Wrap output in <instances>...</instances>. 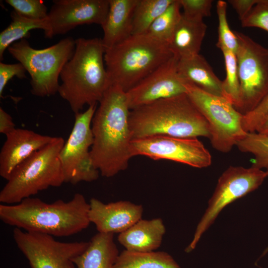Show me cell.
Masks as SVG:
<instances>
[{"label":"cell","mask_w":268,"mask_h":268,"mask_svg":"<svg viewBox=\"0 0 268 268\" xmlns=\"http://www.w3.org/2000/svg\"><path fill=\"white\" fill-rule=\"evenodd\" d=\"M92 119L93 164L103 177H113L126 170L134 157L130 127L131 109L126 92L112 84L99 103Z\"/></svg>","instance_id":"obj_1"},{"label":"cell","mask_w":268,"mask_h":268,"mask_svg":"<svg viewBox=\"0 0 268 268\" xmlns=\"http://www.w3.org/2000/svg\"><path fill=\"white\" fill-rule=\"evenodd\" d=\"M89 208V203L80 193L67 201L58 200L52 203L30 197L16 204H0V219L26 232L66 237L88 227Z\"/></svg>","instance_id":"obj_2"},{"label":"cell","mask_w":268,"mask_h":268,"mask_svg":"<svg viewBox=\"0 0 268 268\" xmlns=\"http://www.w3.org/2000/svg\"><path fill=\"white\" fill-rule=\"evenodd\" d=\"M102 39L79 38L71 58L64 66L58 93L76 114L85 105H97L111 85Z\"/></svg>","instance_id":"obj_3"},{"label":"cell","mask_w":268,"mask_h":268,"mask_svg":"<svg viewBox=\"0 0 268 268\" xmlns=\"http://www.w3.org/2000/svg\"><path fill=\"white\" fill-rule=\"evenodd\" d=\"M129 123L133 140L154 136H210L208 123L187 93L131 110Z\"/></svg>","instance_id":"obj_4"},{"label":"cell","mask_w":268,"mask_h":268,"mask_svg":"<svg viewBox=\"0 0 268 268\" xmlns=\"http://www.w3.org/2000/svg\"><path fill=\"white\" fill-rule=\"evenodd\" d=\"M175 56L168 43L144 33L106 49L104 62L110 84L127 92Z\"/></svg>","instance_id":"obj_5"},{"label":"cell","mask_w":268,"mask_h":268,"mask_svg":"<svg viewBox=\"0 0 268 268\" xmlns=\"http://www.w3.org/2000/svg\"><path fill=\"white\" fill-rule=\"evenodd\" d=\"M65 142L62 137H55L18 165L0 192V202L18 203L42 191L60 187L65 183L59 159Z\"/></svg>","instance_id":"obj_6"},{"label":"cell","mask_w":268,"mask_h":268,"mask_svg":"<svg viewBox=\"0 0 268 268\" xmlns=\"http://www.w3.org/2000/svg\"><path fill=\"white\" fill-rule=\"evenodd\" d=\"M75 48V40L68 37L43 49L33 48L24 38L12 44L7 50L30 75L32 94L44 97L58 93L61 71Z\"/></svg>","instance_id":"obj_7"},{"label":"cell","mask_w":268,"mask_h":268,"mask_svg":"<svg viewBox=\"0 0 268 268\" xmlns=\"http://www.w3.org/2000/svg\"><path fill=\"white\" fill-rule=\"evenodd\" d=\"M187 94L208 123L211 145L216 150L229 152L243 139V115L224 97L207 93L194 84L186 83Z\"/></svg>","instance_id":"obj_8"},{"label":"cell","mask_w":268,"mask_h":268,"mask_svg":"<svg viewBox=\"0 0 268 268\" xmlns=\"http://www.w3.org/2000/svg\"><path fill=\"white\" fill-rule=\"evenodd\" d=\"M234 32L238 42L235 54L240 85L236 110L245 115L268 94V49L243 33Z\"/></svg>","instance_id":"obj_9"},{"label":"cell","mask_w":268,"mask_h":268,"mask_svg":"<svg viewBox=\"0 0 268 268\" xmlns=\"http://www.w3.org/2000/svg\"><path fill=\"white\" fill-rule=\"evenodd\" d=\"M268 176L266 172L253 166L250 168L230 166L219 177L208 206L196 228L190 244L185 249H195L203 234L227 205L257 189Z\"/></svg>","instance_id":"obj_10"},{"label":"cell","mask_w":268,"mask_h":268,"mask_svg":"<svg viewBox=\"0 0 268 268\" xmlns=\"http://www.w3.org/2000/svg\"><path fill=\"white\" fill-rule=\"evenodd\" d=\"M96 109L97 105H92L74 114L73 128L59 154L65 183L91 182L99 177L100 172L94 166L90 154L93 142L91 123Z\"/></svg>","instance_id":"obj_11"},{"label":"cell","mask_w":268,"mask_h":268,"mask_svg":"<svg viewBox=\"0 0 268 268\" xmlns=\"http://www.w3.org/2000/svg\"><path fill=\"white\" fill-rule=\"evenodd\" d=\"M12 235L31 268H76L73 260L83 253L89 242H61L53 236L14 228Z\"/></svg>","instance_id":"obj_12"},{"label":"cell","mask_w":268,"mask_h":268,"mask_svg":"<svg viewBox=\"0 0 268 268\" xmlns=\"http://www.w3.org/2000/svg\"><path fill=\"white\" fill-rule=\"evenodd\" d=\"M132 146L134 156L169 160L197 168L207 167L212 162L210 152L198 137L154 136L134 139Z\"/></svg>","instance_id":"obj_13"},{"label":"cell","mask_w":268,"mask_h":268,"mask_svg":"<svg viewBox=\"0 0 268 268\" xmlns=\"http://www.w3.org/2000/svg\"><path fill=\"white\" fill-rule=\"evenodd\" d=\"M178 60L174 56L126 92L131 110L187 93L186 82L178 71Z\"/></svg>","instance_id":"obj_14"},{"label":"cell","mask_w":268,"mask_h":268,"mask_svg":"<svg viewBox=\"0 0 268 268\" xmlns=\"http://www.w3.org/2000/svg\"><path fill=\"white\" fill-rule=\"evenodd\" d=\"M109 8V0H55L48 13L51 38L65 34L83 24L104 23Z\"/></svg>","instance_id":"obj_15"},{"label":"cell","mask_w":268,"mask_h":268,"mask_svg":"<svg viewBox=\"0 0 268 268\" xmlns=\"http://www.w3.org/2000/svg\"><path fill=\"white\" fill-rule=\"evenodd\" d=\"M89 203L90 221L94 224L99 233L120 234L141 219L142 216V206L129 201L104 203L92 198Z\"/></svg>","instance_id":"obj_16"},{"label":"cell","mask_w":268,"mask_h":268,"mask_svg":"<svg viewBox=\"0 0 268 268\" xmlns=\"http://www.w3.org/2000/svg\"><path fill=\"white\" fill-rule=\"evenodd\" d=\"M5 136L0 151V176L6 180L18 165L55 137L24 129H15Z\"/></svg>","instance_id":"obj_17"},{"label":"cell","mask_w":268,"mask_h":268,"mask_svg":"<svg viewBox=\"0 0 268 268\" xmlns=\"http://www.w3.org/2000/svg\"><path fill=\"white\" fill-rule=\"evenodd\" d=\"M137 0H109L106 18L101 25L102 39L106 49L122 42L132 35L134 11Z\"/></svg>","instance_id":"obj_18"},{"label":"cell","mask_w":268,"mask_h":268,"mask_svg":"<svg viewBox=\"0 0 268 268\" xmlns=\"http://www.w3.org/2000/svg\"><path fill=\"white\" fill-rule=\"evenodd\" d=\"M165 232L162 219H141L127 230L120 233L118 240L128 251H155L160 246Z\"/></svg>","instance_id":"obj_19"},{"label":"cell","mask_w":268,"mask_h":268,"mask_svg":"<svg viewBox=\"0 0 268 268\" xmlns=\"http://www.w3.org/2000/svg\"><path fill=\"white\" fill-rule=\"evenodd\" d=\"M206 29L203 20L192 18L182 13L168 43L171 50L179 59L199 54Z\"/></svg>","instance_id":"obj_20"},{"label":"cell","mask_w":268,"mask_h":268,"mask_svg":"<svg viewBox=\"0 0 268 268\" xmlns=\"http://www.w3.org/2000/svg\"><path fill=\"white\" fill-rule=\"evenodd\" d=\"M178 71L186 82L210 94L224 97L222 81L215 75L205 59L200 54L179 59Z\"/></svg>","instance_id":"obj_21"},{"label":"cell","mask_w":268,"mask_h":268,"mask_svg":"<svg viewBox=\"0 0 268 268\" xmlns=\"http://www.w3.org/2000/svg\"><path fill=\"white\" fill-rule=\"evenodd\" d=\"M119 254L114 234L98 232L73 262L76 268H114Z\"/></svg>","instance_id":"obj_22"},{"label":"cell","mask_w":268,"mask_h":268,"mask_svg":"<svg viewBox=\"0 0 268 268\" xmlns=\"http://www.w3.org/2000/svg\"><path fill=\"white\" fill-rule=\"evenodd\" d=\"M12 21L0 33V60H3L6 49L17 40L29 35L30 31L36 29L44 30L46 36L50 30L48 18L42 20L32 19L18 14L13 10L10 14Z\"/></svg>","instance_id":"obj_23"},{"label":"cell","mask_w":268,"mask_h":268,"mask_svg":"<svg viewBox=\"0 0 268 268\" xmlns=\"http://www.w3.org/2000/svg\"><path fill=\"white\" fill-rule=\"evenodd\" d=\"M114 268H181L174 258L163 251L133 252L119 254Z\"/></svg>","instance_id":"obj_24"},{"label":"cell","mask_w":268,"mask_h":268,"mask_svg":"<svg viewBox=\"0 0 268 268\" xmlns=\"http://www.w3.org/2000/svg\"><path fill=\"white\" fill-rule=\"evenodd\" d=\"M174 0H137L133 16L132 35L146 33Z\"/></svg>","instance_id":"obj_25"},{"label":"cell","mask_w":268,"mask_h":268,"mask_svg":"<svg viewBox=\"0 0 268 268\" xmlns=\"http://www.w3.org/2000/svg\"><path fill=\"white\" fill-rule=\"evenodd\" d=\"M181 6L179 0L172 3L155 20L146 33L168 44L172 34L181 19Z\"/></svg>","instance_id":"obj_26"},{"label":"cell","mask_w":268,"mask_h":268,"mask_svg":"<svg viewBox=\"0 0 268 268\" xmlns=\"http://www.w3.org/2000/svg\"><path fill=\"white\" fill-rule=\"evenodd\" d=\"M236 146L241 152L254 156L253 166L265 169L268 175V136L257 132L247 133Z\"/></svg>","instance_id":"obj_27"},{"label":"cell","mask_w":268,"mask_h":268,"mask_svg":"<svg viewBox=\"0 0 268 268\" xmlns=\"http://www.w3.org/2000/svg\"><path fill=\"white\" fill-rule=\"evenodd\" d=\"M219 49L224 56L226 69V77L222 81L224 96L236 109L239 102L240 85L236 54L224 47Z\"/></svg>","instance_id":"obj_28"},{"label":"cell","mask_w":268,"mask_h":268,"mask_svg":"<svg viewBox=\"0 0 268 268\" xmlns=\"http://www.w3.org/2000/svg\"><path fill=\"white\" fill-rule=\"evenodd\" d=\"M216 11L218 20V41L216 46L224 47L236 54L238 42L237 36L228 25L227 19V2L222 0L217 2Z\"/></svg>","instance_id":"obj_29"},{"label":"cell","mask_w":268,"mask_h":268,"mask_svg":"<svg viewBox=\"0 0 268 268\" xmlns=\"http://www.w3.org/2000/svg\"><path fill=\"white\" fill-rule=\"evenodd\" d=\"M5 2L12 7L14 10L25 17L35 20L48 18L46 5L40 0H6Z\"/></svg>","instance_id":"obj_30"},{"label":"cell","mask_w":268,"mask_h":268,"mask_svg":"<svg viewBox=\"0 0 268 268\" xmlns=\"http://www.w3.org/2000/svg\"><path fill=\"white\" fill-rule=\"evenodd\" d=\"M241 22L242 27L259 28L268 32V0H259Z\"/></svg>","instance_id":"obj_31"},{"label":"cell","mask_w":268,"mask_h":268,"mask_svg":"<svg viewBox=\"0 0 268 268\" xmlns=\"http://www.w3.org/2000/svg\"><path fill=\"white\" fill-rule=\"evenodd\" d=\"M268 113V94L251 112L243 115L242 127L246 133L256 132Z\"/></svg>","instance_id":"obj_32"},{"label":"cell","mask_w":268,"mask_h":268,"mask_svg":"<svg viewBox=\"0 0 268 268\" xmlns=\"http://www.w3.org/2000/svg\"><path fill=\"white\" fill-rule=\"evenodd\" d=\"M182 13L185 15L197 19L203 20L211 14L213 0H179Z\"/></svg>","instance_id":"obj_33"},{"label":"cell","mask_w":268,"mask_h":268,"mask_svg":"<svg viewBox=\"0 0 268 268\" xmlns=\"http://www.w3.org/2000/svg\"><path fill=\"white\" fill-rule=\"evenodd\" d=\"M26 70L20 63L7 64L0 63V96L2 97L4 87L8 81L16 76L19 79L26 78Z\"/></svg>","instance_id":"obj_34"},{"label":"cell","mask_w":268,"mask_h":268,"mask_svg":"<svg viewBox=\"0 0 268 268\" xmlns=\"http://www.w3.org/2000/svg\"><path fill=\"white\" fill-rule=\"evenodd\" d=\"M228 1L235 9L241 21L249 13L259 0H229Z\"/></svg>","instance_id":"obj_35"},{"label":"cell","mask_w":268,"mask_h":268,"mask_svg":"<svg viewBox=\"0 0 268 268\" xmlns=\"http://www.w3.org/2000/svg\"><path fill=\"white\" fill-rule=\"evenodd\" d=\"M15 129V125L11 116L0 107V133L6 135Z\"/></svg>","instance_id":"obj_36"},{"label":"cell","mask_w":268,"mask_h":268,"mask_svg":"<svg viewBox=\"0 0 268 268\" xmlns=\"http://www.w3.org/2000/svg\"><path fill=\"white\" fill-rule=\"evenodd\" d=\"M256 132L268 136V113Z\"/></svg>","instance_id":"obj_37"}]
</instances>
